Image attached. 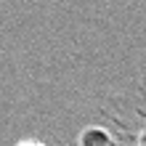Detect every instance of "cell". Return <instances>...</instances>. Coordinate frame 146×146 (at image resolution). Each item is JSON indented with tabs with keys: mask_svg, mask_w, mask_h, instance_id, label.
<instances>
[{
	"mask_svg": "<svg viewBox=\"0 0 146 146\" xmlns=\"http://www.w3.org/2000/svg\"><path fill=\"white\" fill-rule=\"evenodd\" d=\"M80 146H114V138L106 127H98V125H90L80 133Z\"/></svg>",
	"mask_w": 146,
	"mask_h": 146,
	"instance_id": "1",
	"label": "cell"
},
{
	"mask_svg": "<svg viewBox=\"0 0 146 146\" xmlns=\"http://www.w3.org/2000/svg\"><path fill=\"white\" fill-rule=\"evenodd\" d=\"M135 143H138V146H146V125H143V130L138 133V138H135Z\"/></svg>",
	"mask_w": 146,
	"mask_h": 146,
	"instance_id": "2",
	"label": "cell"
},
{
	"mask_svg": "<svg viewBox=\"0 0 146 146\" xmlns=\"http://www.w3.org/2000/svg\"><path fill=\"white\" fill-rule=\"evenodd\" d=\"M16 146H42V143H37V141H29V138H24V141H19Z\"/></svg>",
	"mask_w": 146,
	"mask_h": 146,
	"instance_id": "3",
	"label": "cell"
}]
</instances>
